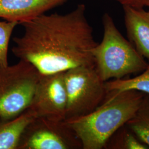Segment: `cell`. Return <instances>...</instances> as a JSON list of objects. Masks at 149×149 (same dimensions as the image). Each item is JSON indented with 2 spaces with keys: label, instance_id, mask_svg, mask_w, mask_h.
Returning <instances> with one entry per match:
<instances>
[{
  "label": "cell",
  "instance_id": "cell-1",
  "mask_svg": "<svg viewBox=\"0 0 149 149\" xmlns=\"http://www.w3.org/2000/svg\"><path fill=\"white\" fill-rule=\"evenodd\" d=\"M85 11V5L79 4L65 15L44 13L22 22L24 34L13 38V53L40 74L95 65L92 50L98 43Z\"/></svg>",
  "mask_w": 149,
  "mask_h": 149
},
{
  "label": "cell",
  "instance_id": "cell-2",
  "mask_svg": "<svg viewBox=\"0 0 149 149\" xmlns=\"http://www.w3.org/2000/svg\"><path fill=\"white\" fill-rule=\"evenodd\" d=\"M144 94L133 90L107 91L94 111L65 121L80 139L82 149H104L112 135L134 116Z\"/></svg>",
  "mask_w": 149,
  "mask_h": 149
},
{
  "label": "cell",
  "instance_id": "cell-3",
  "mask_svg": "<svg viewBox=\"0 0 149 149\" xmlns=\"http://www.w3.org/2000/svg\"><path fill=\"white\" fill-rule=\"evenodd\" d=\"M102 23V40L92 50L95 68L102 79L104 82L120 79L146 69L148 62L123 36L108 13L104 14Z\"/></svg>",
  "mask_w": 149,
  "mask_h": 149
},
{
  "label": "cell",
  "instance_id": "cell-4",
  "mask_svg": "<svg viewBox=\"0 0 149 149\" xmlns=\"http://www.w3.org/2000/svg\"><path fill=\"white\" fill-rule=\"evenodd\" d=\"M40 73L32 64L20 60L0 68V118L11 120L27 111Z\"/></svg>",
  "mask_w": 149,
  "mask_h": 149
},
{
  "label": "cell",
  "instance_id": "cell-5",
  "mask_svg": "<svg viewBox=\"0 0 149 149\" xmlns=\"http://www.w3.org/2000/svg\"><path fill=\"white\" fill-rule=\"evenodd\" d=\"M67 96L66 119L80 117L94 111L107 95L105 82L95 65L81 66L64 72Z\"/></svg>",
  "mask_w": 149,
  "mask_h": 149
},
{
  "label": "cell",
  "instance_id": "cell-6",
  "mask_svg": "<svg viewBox=\"0 0 149 149\" xmlns=\"http://www.w3.org/2000/svg\"><path fill=\"white\" fill-rule=\"evenodd\" d=\"M82 149L80 139L64 120L34 118L24 129L17 149Z\"/></svg>",
  "mask_w": 149,
  "mask_h": 149
},
{
  "label": "cell",
  "instance_id": "cell-7",
  "mask_svg": "<svg viewBox=\"0 0 149 149\" xmlns=\"http://www.w3.org/2000/svg\"><path fill=\"white\" fill-rule=\"evenodd\" d=\"M66 106L64 72L40 74L32 102L27 110L34 118L64 120Z\"/></svg>",
  "mask_w": 149,
  "mask_h": 149
},
{
  "label": "cell",
  "instance_id": "cell-8",
  "mask_svg": "<svg viewBox=\"0 0 149 149\" xmlns=\"http://www.w3.org/2000/svg\"><path fill=\"white\" fill-rule=\"evenodd\" d=\"M68 0H0V18L7 21L23 22L64 5Z\"/></svg>",
  "mask_w": 149,
  "mask_h": 149
},
{
  "label": "cell",
  "instance_id": "cell-9",
  "mask_svg": "<svg viewBox=\"0 0 149 149\" xmlns=\"http://www.w3.org/2000/svg\"><path fill=\"white\" fill-rule=\"evenodd\" d=\"M128 37L139 54L149 61V12L142 8L123 6Z\"/></svg>",
  "mask_w": 149,
  "mask_h": 149
},
{
  "label": "cell",
  "instance_id": "cell-10",
  "mask_svg": "<svg viewBox=\"0 0 149 149\" xmlns=\"http://www.w3.org/2000/svg\"><path fill=\"white\" fill-rule=\"evenodd\" d=\"M34 118L27 110L11 120L0 118V149H17L24 129Z\"/></svg>",
  "mask_w": 149,
  "mask_h": 149
},
{
  "label": "cell",
  "instance_id": "cell-11",
  "mask_svg": "<svg viewBox=\"0 0 149 149\" xmlns=\"http://www.w3.org/2000/svg\"><path fill=\"white\" fill-rule=\"evenodd\" d=\"M126 125L149 148V95L144 94L138 110Z\"/></svg>",
  "mask_w": 149,
  "mask_h": 149
},
{
  "label": "cell",
  "instance_id": "cell-12",
  "mask_svg": "<svg viewBox=\"0 0 149 149\" xmlns=\"http://www.w3.org/2000/svg\"><path fill=\"white\" fill-rule=\"evenodd\" d=\"M107 91L122 92L126 90H136L149 95V61L146 69L138 76L131 79H114L105 82Z\"/></svg>",
  "mask_w": 149,
  "mask_h": 149
},
{
  "label": "cell",
  "instance_id": "cell-13",
  "mask_svg": "<svg viewBox=\"0 0 149 149\" xmlns=\"http://www.w3.org/2000/svg\"><path fill=\"white\" fill-rule=\"evenodd\" d=\"M104 149H149L135 134L125 124L112 135L107 141Z\"/></svg>",
  "mask_w": 149,
  "mask_h": 149
},
{
  "label": "cell",
  "instance_id": "cell-14",
  "mask_svg": "<svg viewBox=\"0 0 149 149\" xmlns=\"http://www.w3.org/2000/svg\"><path fill=\"white\" fill-rule=\"evenodd\" d=\"M19 24L15 21H0V68L8 66V50L12 34L15 27Z\"/></svg>",
  "mask_w": 149,
  "mask_h": 149
},
{
  "label": "cell",
  "instance_id": "cell-15",
  "mask_svg": "<svg viewBox=\"0 0 149 149\" xmlns=\"http://www.w3.org/2000/svg\"><path fill=\"white\" fill-rule=\"evenodd\" d=\"M120 3L122 5L130 6L134 7H136L139 2L141 0H111Z\"/></svg>",
  "mask_w": 149,
  "mask_h": 149
},
{
  "label": "cell",
  "instance_id": "cell-16",
  "mask_svg": "<svg viewBox=\"0 0 149 149\" xmlns=\"http://www.w3.org/2000/svg\"><path fill=\"white\" fill-rule=\"evenodd\" d=\"M144 6L148 7L149 8V0H141L139 2L136 8H143ZM148 11L149 12V10Z\"/></svg>",
  "mask_w": 149,
  "mask_h": 149
}]
</instances>
